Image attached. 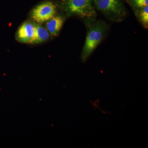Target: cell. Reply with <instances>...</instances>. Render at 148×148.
<instances>
[{"label":"cell","mask_w":148,"mask_h":148,"mask_svg":"<svg viewBox=\"0 0 148 148\" xmlns=\"http://www.w3.org/2000/svg\"><path fill=\"white\" fill-rule=\"evenodd\" d=\"M35 25L31 22H25L19 28L17 32V38L24 42L29 43L34 35Z\"/></svg>","instance_id":"cell-5"},{"label":"cell","mask_w":148,"mask_h":148,"mask_svg":"<svg viewBox=\"0 0 148 148\" xmlns=\"http://www.w3.org/2000/svg\"><path fill=\"white\" fill-rule=\"evenodd\" d=\"M139 21L145 28L148 27V7L146 6L138 9L136 13Z\"/></svg>","instance_id":"cell-8"},{"label":"cell","mask_w":148,"mask_h":148,"mask_svg":"<svg viewBox=\"0 0 148 148\" xmlns=\"http://www.w3.org/2000/svg\"><path fill=\"white\" fill-rule=\"evenodd\" d=\"M96 8L107 18L114 21H121L126 11L120 0H94Z\"/></svg>","instance_id":"cell-2"},{"label":"cell","mask_w":148,"mask_h":148,"mask_svg":"<svg viewBox=\"0 0 148 148\" xmlns=\"http://www.w3.org/2000/svg\"><path fill=\"white\" fill-rule=\"evenodd\" d=\"M108 28L107 24L103 20L94 21L90 25L82 53L83 62L86 61L104 38Z\"/></svg>","instance_id":"cell-1"},{"label":"cell","mask_w":148,"mask_h":148,"mask_svg":"<svg viewBox=\"0 0 148 148\" xmlns=\"http://www.w3.org/2000/svg\"><path fill=\"white\" fill-rule=\"evenodd\" d=\"M56 13V7L51 2L44 3L37 6L32 11V18L38 23L45 22L53 17Z\"/></svg>","instance_id":"cell-4"},{"label":"cell","mask_w":148,"mask_h":148,"mask_svg":"<svg viewBox=\"0 0 148 148\" xmlns=\"http://www.w3.org/2000/svg\"><path fill=\"white\" fill-rule=\"evenodd\" d=\"M64 22V19L62 16H53L48 21L47 29L51 36H56L62 28Z\"/></svg>","instance_id":"cell-6"},{"label":"cell","mask_w":148,"mask_h":148,"mask_svg":"<svg viewBox=\"0 0 148 148\" xmlns=\"http://www.w3.org/2000/svg\"><path fill=\"white\" fill-rule=\"evenodd\" d=\"M93 0H65L64 8L71 16H77L82 18H93L96 12L92 4Z\"/></svg>","instance_id":"cell-3"},{"label":"cell","mask_w":148,"mask_h":148,"mask_svg":"<svg viewBox=\"0 0 148 148\" xmlns=\"http://www.w3.org/2000/svg\"><path fill=\"white\" fill-rule=\"evenodd\" d=\"M131 3L133 7L138 9L148 5V0H132Z\"/></svg>","instance_id":"cell-9"},{"label":"cell","mask_w":148,"mask_h":148,"mask_svg":"<svg viewBox=\"0 0 148 148\" xmlns=\"http://www.w3.org/2000/svg\"><path fill=\"white\" fill-rule=\"evenodd\" d=\"M49 33L47 29L40 25H35L34 35L30 43L38 44L45 41L49 38Z\"/></svg>","instance_id":"cell-7"}]
</instances>
